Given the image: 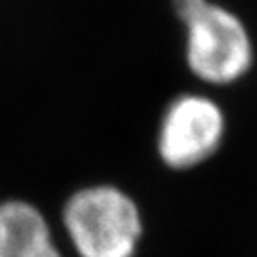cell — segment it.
<instances>
[{"instance_id": "7a4b0ae2", "label": "cell", "mask_w": 257, "mask_h": 257, "mask_svg": "<svg viewBox=\"0 0 257 257\" xmlns=\"http://www.w3.org/2000/svg\"><path fill=\"white\" fill-rule=\"evenodd\" d=\"M187 29L191 73L211 86H230L253 69V38L242 19L211 0H172Z\"/></svg>"}, {"instance_id": "277c9868", "label": "cell", "mask_w": 257, "mask_h": 257, "mask_svg": "<svg viewBox=\"0 0 257 257\" xmlns=\"http://www.w3.org/2000/svg\"><path fill=\"white\" fill-rule=\"evenodd\" d=\"M0 257H65L52 223L37 204L23 198L0 202Z\"/></svg>"}, {"instance_id": "3957f363", "label": "cell", "mask_w": 257, "mask_h": 257, "mask_svg": "<svg viewBox=\"0 0 257 257\" xmlns=\"http://www.w3.org/2000/svg\"><path fill=\"white\" fill-rule=\"evenodd\" d=\"M225 136L227 116L219 103L202 93H183L160 118L156 151L166 168L187 172L217 155Z\"/></svg>"}, {"instance_id": "6da1fadb", "label": "cell", "mask_w": 257, "mask_h": 257, "mask_svg": "<svg viewBox=\"0 0 257 257\" xmlns=\"http://www.w3.org/2000/svg\"><path fill=\"white\" fill-rule=\"evenodd\" d=\"M61 227L76 257H136L145 232L136 198L112 183L86 185L69 194Z\"/></svg>"}]
</instances>
